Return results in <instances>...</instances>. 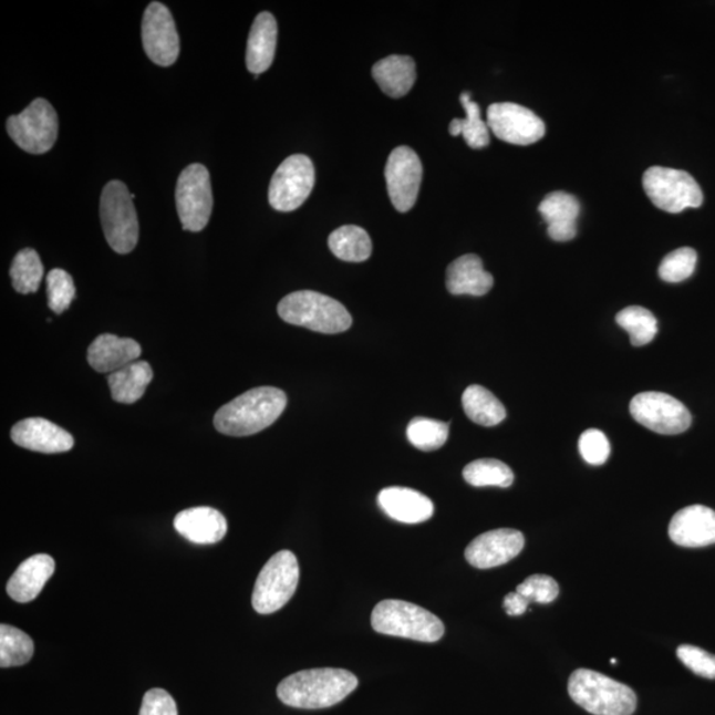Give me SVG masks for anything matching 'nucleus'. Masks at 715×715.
<instances>
[{
  "mask_svg": "<svg viewBox=\"0 0 715 715\" xmlns=\"http://www.w3.org/2000/svg\"><path fill=\"white\" fill-rule=\"evenodd\" d=\"M315 184L312 159L296 154L287 158L276 170L269 185V204L274 210L290 213L305 204Z\"/></svg>",
  "mask_w": 715,
  "mask_h": 715,
  "instance_id": "nucleus-11",
  "label": "nucleus"
},
{
  "mask_svg": "<svg viewBox=\"0 0 715 715\" xmlns=\"http://www.w3.org/2000/svg\"><path fill=\"white\" fill-rule=\"evenodd\" d=\"M580 455L586 463L591 465H602L611 455V445L609 438L599 429H587L579 438Z\"/></svg>",
  "mask_w": 715,
  "mask_h": 715,
  "instance_id": "nucleus-39",
  "label": "nucleus"
},
{
  "mask_svg": "<svg viewBox=\"0 0 715 715\" xmlns=\"http://www.w3.org/2000/svg\"><path fill=\"white\" fill-rule=\"evenodd\" d=\"M174 528L193 543L214 545L226 537L228 524L219 510L199 506L178 512Z\"/></svg>",
  "mask_w": 715,
  "mask_h": 715,
  "instance_id": "nucleus-19",
  "label": "nucleus"
},
{
  "mask_svg": "<svg viewBox=\"0 0 715 715\" xmlns=\"http://www.w3.org/2000/svg\"><path fill=\"white\" fill-rule=\"evenodd\" d=\"M538 211L548 222V235L552 240L563 242L576 238L580 204L573 195L563 191L546 195Z\"/></svg>",
  "mask_w": 715,
  "mask_h": 715,
  "instance_id": "nucleus-23",
  "label": "nucleus"
},
{
  "mask_svg": "<svg viewBox=\"0 0 715 715\" xmlns=\"http://www.w3.org/2000/svg\"><path fill=\"white\" fill-rule=\"evenodd\" d=\"M517 592L529 600L530 603L548 604L555 602L559 595V586L555 578L549 576H531L517 587Z\"/></svg>",
  "mask_w": 715,
  "mask_h": 715,
  "instance_id": "nucleus-38",
  "label": "nucleus"
},
{
  "mask_svg": "<svg viewBox=\"0 0 715 715\" xmlns=\"http://www.w3.org/2000/svg\"><path fill=\"white\" fill-rule=\"evenodd\" d=\"M644 191L652 204L670 214H680L686 208L704 204V194L690 173L676 168L653 166L643 177Z\"/></svg>",
  "mask_w": 715,
  "mask_h": 715,
  "instance_id": "nucleus-8",
  "label": "nucleus"
},
{
  "mask_svg": "<svg viewBox=\"0 0 715 715\" xmlns=\"http://www.w3.org/2000/svg\"><path fill=\"white\" fill-rule=\"evenodd\" d=\"M677 657L687 670L696 673L697 676L715 680V654L685 644L678 646Z\"/></svg>",
  "mask_w": 715,
  "mask_h": 715,
  "instance_id": "nucleus-40",
  "label": "nucleus"
},
{
  "mask_svg": "<svg viewBox=\"0 0 715 715\" xmlns=\"http://www.w3.org/2000/svg\"><path fill=\"white\" fill-rule=\"evenodd\" d=\"M495 279L485 271L477 255H464L447 269V289L455 296H485L494 288Z\"/></svg>",
  "mask_w": 715,
  "mask_h": 715,
  "instance_id": "nucleus-25",
  "label": "nucleus"
},
{
  "mask_svg": "<svg viewBox=\"0 0 715 715\" xmlns=\"http://www.w3.org/2000/svg\"><path fill=\"white\" fill-rule=\"evenodd\" d=\"M487 124L498 139L510 145L536 144L546 133L543 121L535 112L515 103L491 104Z\"/></svg>",
  "mask_w": 715,
  "mask_h": 715,
  "instance_id": "nucleus-13",
  "label": "nucleus"
},
{
  "mask_svg": "<svg viewBox=\"0 0 715 715\" xmlns=\"http://www.w3.org/2000/svg\"><path fill=\"white\" fill-rule=\"evenodd\" d=\"M55 572V561L46 555L33 556L20 563L7 583V593L18 603H30L39 597Z\"/></svg>",
  "mask_w": 715,
  "mask_h": 715,
  "instance_id": "nucleus-22",
  "label": "nucleus"
},
{
  "mask_svg": "<svg viewBox=\"0 0 715 715\" xmlns=\"http://www.w3.org/2000/svg\"><path fill=\"white\" fill-rule=\"evenodd\" d=\"M467 117L455 118L449 125L450 136H463L469 147L484 148L489 145V126L481 118L480 106L470 100V93L464 92L460 97Z\"/></svg>",
  "mask_w": 715,
  "mask_h": 715,
  "instance_id": "nucleus-30",
  "label": "nucleus"
},
{
  "mask_svg": "<svg viewBox=\"0 0 715 715\" xmlns=\"http://www.w3.org/2000/svg\"><path fill=\"white\" fill-rule=\"evenodd\" d=\"M449 435V424L427 417H415L407 427V437L415 448L432 452L442 448Z\"/></svg>",
  "mask_w": 715,
  "mask_h": 715,
  "instance_id": "nucleus-35",
  "label": "nucleus"
},
{
  "mask_svg": "<svg viewBox=\"0 0 715 715\" xmlns=\"http://www.w3.org/2000/svg\"><path fill=\"white\" fill-rule=\"evenodd\" d=\"M381 509L397 522L422 524L434 516V502L421 491L391 487L383 489L377 496Z\"/></svg>",
  "mask_w": 715,
  "mask_h": 715,
  "instance_id": "nucleus-21",
  "label": "nucleus"
},
{
  "mask_svg": "<svg viewBox=\"0 0 715 715\" xmlns=\"http://www.w3.org/2000/svg\"><path fill=\"white\" fill-rule=\"evenodd\" d=\"M123 182L112 180L104 187L100 200L101 225L107 245L120 255L131 253L139 238V225L133 199Z\"/></svg>",
  "mask_w": 715,
  "mask_h": 715,
  "instance_id": "nucleus-6",
  "label": "nucleus"
},
{
  "mask_svg": "<svg viewBox=\"0 0 715 715\" xmlns=\"http://www.w3.org/2000/svg\"><path fill=\"white\" fill-rule=\"evenodd\" d=\"M573 703L593 715H632L638 698L630 686L590 670H578L569 680Z\"/></svg>",
  "mask_w": 715,
  "mask_h": 715,
  "instance_id": "nucleus-4",
  "label": "nucleus"
},
{
  "mask_svg": "<svg viewBox=\"0 0 715 715\" xmlns=\"http://www.w3.org/2000/svg\"><path fill=\"white\" fill-rule=\"evenodd\" d=\"M329 248L340 260L362 262L373 252V242L363 228L343 226L329 236Z\"/></svg>",
  "mask_w": 715,
  "mask_h": 715,
  "instance_id": "nucleus-29",
  "label": "nucleus"
},
{
  "mask_svg": "<svg viewBox=\"0 0 715 715\" xmlns=\"http://www.w3.org/2000/svg\"><path fill=\"white\" fill-rule=\"evenodd\" d=\"M175 201L182 226L186 231L199 232L206 228L214 207L210 173L200 164H193L180 173Z\"/></svg>",
  "mask_w": 715,
  "mask_h": 715,
  "instance_id": "nucleus-10",
  "label": "nucleus"
},
{
  "mask_svg": "<svg viewBox=\"0 0 715 715\" xmlns=\"http://www.w3.org/2000/svg\"><path fill=\"white\" fill-rule=\"evenodd\" d=\"M278 312L290 325L323 334L346 332L353 323L352 315L340 301L313 290L288 294L280 301Z\"/></svg>",
  "mask_w": 715,
  "mask_h": 715,
  "instance_id": "nucleus-3",
  "label": "nucleus"
},
{
  "mask_svg": "<svg viewBox=\"0 0 715 715\" xmlns=\"http://www.w3.org/2000/svg\"><path fill=\"white\" fill-rule=\"evenodd\" d=\"M616 322L629 332L633 346H645L657 334V320L651 310L643 307H629L619 312Z\"/></svg>",
  "mask_w": 715,
  "mask_h": 715,
  "instance_id": "nucleus-34",
  "label": "nucleus"
},
{
  "mask_svg": "<svg viewBox=\"0 0 715 715\" xmlns=\"http://www.w3.org/2000/svg\"><path fill=\"white\" fill-rule=\"evenodd\" d=\"M633 419L661 435L683 434L692 424V415L683 403L667 394L642 393L630 404Z\"/></svg>",
  "mask_w": 715,
  "mask_h": 715,
  "instance_id": "nucleus-12",
  "label": "nucleus"
},
{
  "mask_svg": "<svg viewBox=\"0 0 715 715\" xmlns=\"http://www.w3.org/2000/svg\"><path fill=\"white\" fill-rule=\"evenodd\" d=\"M139 715H178L177 704L170 693L154 687L145 694Z\"/></svg>",
  "mask_w": 715,
  "mask_h": 715,
  "instance_id": "nucleus-41",
  "label": "nucleus"
},
{
  "mask_svg": "<svg viewBox=\"0 0 715 715\" xmlns=\"http://www.w3.org/2000/svg\"><path fill=\"white\" fill-rule=\"evenodd\" d=\"M529 600L519 592H510L504 599V609L509 616H521L529 609Z\"/></svg>",
  "mask_w": 715,
  "mask_h": 715,
  "instance_id": "nucleus-42",
  "label": "nucleus"
},
{
  "mask_svg": "<svg viewBox=\"0 0 715 715\" xmlns=\"http://www.w3.org/2000/svg\"><path fill=\"white\" fill-rule=\"evenodd\" d=\"M278 45V22L272 13L256 17L247 44V69L259 76L272 65Z\"/></svg>",
  "mask_w": 715,
  "mask_h": 715,
  "instance_id": "nucleus-24",
  "label": "nucleus"
},
{
  "mask_svg": "<svg viewBox=\"0 0 715 715\" xmlns=\"http://www.w3.org/2000/svg\"><path fill=\"white\" fill-rule=\"evenodd\" d=\"M284 391L276 387H256L235 397L215 414V428L227 436L259 434L279 419L287 407Z\"/></svg>",
  "mask_w": 715,
  "mask_h": 715,
  "instance_id": "nucleus-2",
  "label": "nucleus"
},
{
  "mask_svg": "<svg viewBox=\"0 0 715 715\" xmlns=\"http://www.w3.org/2000/svg\"><path fill=\"white\" fill-rule=\"evenodd\" d=\"M11 438L19 447L49 455L69 452L74 444L69 431L43 417H30L17 423L11 429Z\"/></svg>",
  "mask_w": 715,
  "mask_h": 715,
  "instance_id": "nucleus-17",
  "label": "nucleus"
},
{
  "mask_svg": "<svg viewBox=\"0 0 715 715\" xmlns=\"http://www.w3.org/2000/svg\"><path fill=\"white\" fill-rule=\"evenodd\" d=\"M35 644L25 632L9 624L0 625V666H22L32 659Z\"/></svg>",
  "mask_w": 715,
  "mask_h": 715,
  "instance_id": "nucleus-33",
  "label": "nucleus"
},
{
  "mask_svg": "<svg viewBox=\"0 0 715 715\" xmlns=\"http://www.w3.org/2000/svg\"><path fill=\"white\" fill-rule=\"evenodd\" d=\"M463 476L465 481L476 488H509L515 481V475L508 465L495 458L472 462L464 468Z\"/></svg>",
  "mask_w": 715,
  "mask_h": 715,
  "instance_id": "nucleus-31",
  "label": "nucleus"
},
{
  "mask_svg": "<svg viewBox=\"0 0 715 715\" xmlns=\"http://www.w3.org/2000/svg\"><path fill=\"white\" fill-rule=\"evenodd\" d=\"M463 407L472 422L484 427H495L506 417L504 404L488 388L478 384L464 391Z\"/></svg>",
  "mask_w": 715,
  "mask_h": 715,
  "instance_id": "nucleus-28",
  "label": "nucleus"
},
{
  "mask_svg": "<svg viewBox=\"0 0 715 715\" xmlns=\"http://www.w3.org/2000/svg\"><path fill=\"white\" fill-rule=\"evenodd\" d=\"M7 132L20 148L30 154H44L56 144L59 118L44 99L33 100L29 107L7 120Z\"/></svg>",
  "mask_w": 715,
  "mask_h": 715,
  "instance_id": "nucleus-9",
  "label": "nucleus"
},
{
  "mask_svg": "<svg viewBox=\"0 0 715 715\" xmlns=\"http://www.w3.org/2000/svg\"><path fill=\"white\" fill-rule=\"evenodd\" d=\"M357 686L352 672L335 667L301 671L282 680L278 696L282 704L297 709H325L342 703Z\"/></svg>",
  "mask_w": 715,
  "mask_h": 715,
  "instance_id": "nucleus-1",
  "label": "nucleus"
},
{
  "mask_svg": "<svg viewBox=\"0 0 715 715\" xmlns=\"http://www.w3.org/2000/svg\"><path fill=\"white\" fill-rule=\"evenodd\" d=\"M525 546L521 531L515 529H497L478 536L465 550V558L476 569L488 570L498 568L515 559Z\"/></svg>",
  "mask_w": 715,
  "mask_h": 715,
  "instance_id": "nucleus-16",
  "label": "nucleus"
},
{
  "mask_svg": "<svg viewBox=\"0 0 715 715\" xmlns=\"http://www.w3.org/2000/svg\"><path fill=\"white\" fill-rule=\"evenodd\" d=\"M44 267L35 249H22L12 261V287L22 294L35 293L42 282Z\"/></svg>",
  "mask_w": 715,
  "mask_h": 715,
  "instance_id": "nucleus-32",
  "label": "nucleus"
},
{
  "mask_svg": "<svg viewBox=\"0 0 715 715\" xmlns=\"http://www.w3.org/2000/svg\"><path fill=\"white\" fill-rule=\"evenodd\" d=\"M152 381L153 369L145 361L127 364L107 377L113 400L124 404L138 402Z\"/></svg>",
  "mask_w": 715,
  "mask_h": 715,
  "instance_id": "nucleus-27",
  "label": "nucleus"
},
{
  "mask_svg": "<svg viewBox=\"0 0 715 715\" xmlns=\"http://www.w3.org/2000/svg\"><path fill=\"white\" fill-rule=\"evenodd\" d=\"M143 44L148 59L160 66H170L179 56V37L170 10L165 4L147 6L143 20Z\"/></svg>",
  "mask_w": 715,
  "mask_h": 715,
  "instance_id": "nucleus-15",
  "label": "nucleus"
},
{
  "mask_svg": "<svg viewBox=\"0 0 715 715\" xmlns=\"http://www.w3.org/2000/svg\"><path fill=\"white\" fill-rule=\"evenodd\" d=\"M423 166L421 158L408 146L396 147L386 166L387 191L400 213L413 208L421 191Z\"/></svg>",
  "mask_w": 715,
  "mask_h": 715,
  "instance_id": "nucleus-14",
  "label": "nucleus"
},
{
  "mask_svg": "<svg viewBox=\"0 0 715 715\" xmlns=\"http://www.w3.org/2000/svg\"><path fill=\"white\" fill-rule=\"evenodd\" d=\"M371 625L382 635L436 643L444 636V624L434 613L403 600H383L371 615Z\"/></svg>",
  "mask_w": 715,
  "mask_h": 715,
  "instance_id": "nucleus-5",
  "label": "nucleus"
},
{
  "mask_svg": "<svg viewBox=\"0 0 715 715\" xmlns=\"http://www.w3.org/2000/svg\"><path fill=\"white\" fill-rule=\"evenodd\" d=\"M672 541L683 548H705L715 543V511L704 505H692L673 516Z\"/></svg>",
  "mask_w": 715,
  "mask_h": 715,
  "instance_id": "nucleus-18",
  "label": "nucleus"
},
{
  "mask_svg": "<svg viewBox=\"0 0 715 715\" xmlns=\"http://www.w3.org/2000/svg\"><path fill=\"white\" fill-rule=\"evenodd\" d=\"M143 353L139 343L120 339L114 334H101L87 349V362L101 374H113L127 364L136 362Z\"/></svg>",
  "mask_w": 715,
  "mask_h": 715,
  "instance_id": "nucleus-20",
  "label": "nucleus"
},
{
  "mask_svg": "<svg viewBox=\"0 0 715 715\" xmlns=\"http://www.w3.org/2000/svg\"><path fill=\"white\" fill-rule=\"evenodd\" d=\"M299 579V561L293 552L279 551L269 559L256 580L252 595L255 611L269 615L281 610L293 598Z\"/></svg>",
  "mask_w": 715,
  "mask_h": 715,
  "instance_id": "nucleus-7",
  "label": "nucleus"
},
{
  "mask_svg": "<svg viewBox=\"0 0 715 715\" xmlns=\"http://www.w3.org/2000/svg\"><path fill=\"white\" fill-rule=\"evenodd\" d=\"M697 252L693 248H678L666 255L659 267L661 280L666 282H681L691 278L697 266Z\"/></svg>",
  "mask_w": 715,
  "mask_h": 715,
  "instance_id": "nucleus-36",
  "label": "nucleus"
},
{
  "mask_svg": "<svg viewBox=\"0 0 715 715\" xmlns=\"http://www.w3.org/2000/svg\"><path fill=\"white\" fill-rule=\"evenodd\" d=\"M373 77L383 93L393 99H401L413 90L416 64L410 56L384 58L373 66Z\"/></svg>",
  "mask_w": 715,
  "mask_h": 715,
  "instance_id": "nucleus-26",
  "label": "nucleus"
},
{
  "mask_svg": "<svg viewBox=\"0 0 715 715\" xmlns=\"http://www.w3.org/2000/svg\"><path fill=\"white\" fill-rule=\"evenodd\" d=\"M76 296L72 276L63 269H52L46 276V297H49V307L52 312L62 314L71 307Z\"/></svg>",
  "mask_w": 715,
  "mask_h": 715,
  "instance_id": "nucleus-37",
  "label": "nucleus"
}]
</instances>
